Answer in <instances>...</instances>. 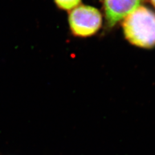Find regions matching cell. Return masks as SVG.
I'll list each match as a JSON object with an SVG mask.
<instances>
[{
    "label": "cell",
    "mask_w": 155,
    "mask_h": 155,
    "mask_svg": "<svg viewBox=\"0 0 155 155\" xmlns=\"http://www.w3.org/2000/svg\"><path fill=\"white\" fill-rule=\"evenodd\" d=\"M142 0H104V8L107 25L114 26L137 9Z\"/></svg>",
    "instance_id": "obj_3"
},
{
    "label": "cell",
    "mask_w": 155,
    "mask_h": 155,
    "mask_svg": "<svg viewBox=\"0 0 155 155\" xmlns=\"http://www.w3.org/2000/svg\"><path fill=\"white\" fill-rule=\"evenodd\" d=\"M102 23L98 9L88 5H78L70 11L69 24L72 35L77 37H89L98 31Z\"/></svg>",
    "instance_id": "obj_2"
},
{
    "label": "cell",
    "mask_w": 155,
    "mask_h": 155,
    "mask_svg": "<svg viewBox=\"0 0 155 155\" xmlns=\"http://www.w3.org/2000/svg\"><path fill=\"white\" fill-rule=\"evenodd\" d=\"M54 2L60 9L69 11L78 6L81 0H54Z\"/></svg>",
    "instance_id": "obj_4"
},
{
    "label": "cell",
    "mask_w": 155,
    "mask_h": 155,
    "mask_svg": "<svg viewBox=\"0 0 155 155\" xmlns=\"http://www.w3.org/2000/svg\"><path fill=\"white\" fill-rule=\"evenodd\" d=\"M122 25L126 39L133 45L155 46V13L150 9L139 7L125 18Z\"/></svg>",
    "instance_id": "obj_1"
},
{
    "label": "cell",
    "mask_w": 155,
    "mask_h": 155,
    "mask_svg": "<svg viewBox=\"0 0 155 155\" xmlns=\"http://www.w3.org/2000/svg\"><path fill=\"white\" fill-rule=\"evenodd\" d=\"M150 2L153 5V6L155 7V0H150Z\"/></svg>",
    "instance_id": "obj_5"
}]
</instances>
